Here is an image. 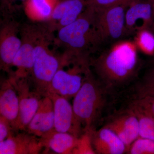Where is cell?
Wrapping results in <instances>:
<instances>
[{
	"mask_svg": "<svg viewBox=\"0 0 154 154\" xmlns=\"http://www.w3.org/2000/svg\"><path fill=\"white\" fill-rule=\"evenodd\" d=\"M126 154H154V140L138 137L130 146Z\"/></svg>",
	"mask_w": 154,
	"mask_h": 154,
	"instance_id": "24",
	"label": "cell"
},
{
	"mask_svg": "<svg viewBox=\"0 0 154 154\" xmlns=\"http://www.w3.org/2000/svg\"><path fill=\"white\" fill-rule=\"evenodd\" d=\"M129 107L134 111L138 119L139 137L154 140V117Z\"/></svg>",
	"mask_w": 154,
	"mask_h": 154,
	"instance_id": "21",
	"label": "cell"
},
{
	"mask_svg": "<svg viewBox=\"0 0 154 154\" xmlns=\"http://www.w3.org/2000/svg\"><path fill=\"white\" fill-rule=\"evenodd\" d=\"M128 106L154 117V98L146 96L132 99Z\"/></svg>",
	"mask_w": 154,
	"mask_h": 154,
	"instance_id": "25",
	"label": "cell"
},
{
	"mask_svg": "<svg viewBox=\"0 0 154 154\" xmlns=\"http://www.w3.org/2000/svg\"><path fill=\"white\" fill-rule=\"evenodd\" d=\"M128 6L119 5L94 11V30L99 47L103 44H113L127 36L125 12Z\"/></svg>",
	"mask_w": 154,
	"mask_h": 154,
	"instance_id": "6",
	"label": "cell"
},
{
	"mask_svg": "<svg viewBox=\"0 0 154 154\" xmlns=\"http://www.w3.org/2000/svg\"><path fill=\"white\" fill-rule=\"evenodd\" d=\"M0 116L8 120L16 132L20 131L19 97L10 76L1 83Z\"/></svg>",
	"mask_w": 154,
	"mask_h": 154,
	"instance_id": "14",
	"label": "cell"
},
{
	"mask_svg": "<svg viewBox=\"0 0 154 154\" xmlns=\"http://www.w3.org/2000/svg\"><path fill=\"white\" fill-rule=\"evenodd\" d=\"M20 28L19 23L14 19H6L1 25L0 67L9 75L13 74L14 59L22 44Z\"/></svg>",
	"mask_w": 154,
	"mask_h": 154,
	"instance_id": "7",
	"label": "cell"
},
{
	"mask_svg": "<svg viewBox=\"0 0 154 154\" xmlns=\"http://www.w3.org/2000/svg\"><path fill=\"white\" fill-rule=\"evenodd\" d=\"M55 36L45 24H36L35 58L30 79L36 91L47 95L51 81L60 66L61 55L56 54L51 46Z\"/></svg>",
	"mask_w": 154,
	"mask_h": 154,
	"instance_id": "2",
	"label": "cell"
},
{
	"mask_svg": "<svg viewBox=\"0 0 154 154\" xmlns=\"http://www.w3.org/2000/svg\"><path fill=\"white\" fill-rule=\"evenodd\" d=\"M96 78L109 95H115L136 82L143 63L134 41L120 40L90 61Z\"/></svg>",
	"mask_w": 154,
	"mask_h": 154,
	"instance_id": "1",
	"label": "cell"
},
{
	"mask_svg": "<svg viewBox=\"0 0 154 154\" xmlns=\"http://www.w3.org/2000/svg\"><path fill=\"white\" fill-rule=\"evenodd\" d=\"M146 73L154 76V55L152 57L148 63L147 70Z\"/></svg>",
	"mask_w": 154,
	"mask_h": 154,
	"instance_id": "28",
	"label": "cell"
},
{
	"mask_svg": "<svg viewBox=\"0 0 154 154\" xmlns=\"http://www.w3.org/2000/svg\"><path fill=\"white\" fill-rule=\"evenodd\" d=\"M127 36L134 35L138 31L150 29L154 31L153 0H136L125 12Z\"/></svg>",
	"mask_w": 154,
	"mask_h": 154,
	"instance_id": "11",
	"label": "cell"
},
{
	"mask_svg": "<svg viewBox=\"0 0 154 154\" xmlns=\"http://www.w3.org/2000/svg\"><path fill=\"white\" fill-rule=\"evenodd\" d=\"M94 10L87 7L75 21L57 31L55 45L63 48L64 53L68 55L89 58L99 47L94 30Z\"/></svg>",
	"mask_w": 154,
	"mask_h": 154,
	"instance_id": "3",
	"label": "cell"
},
{
	"mask_svg": "<svg viewBox=\"0 0 154 154\" xmlns=\"http://www.w3.org/2000/svg\"><path fill=\"white\" fill-rule=\"evenodd\" d=\"M21 1H24L25 2V1H26V0H21Z\"/></svg>",
	"mask_w": 154,
	"mask_h": 154,
	"instance_id": "30",
	"label": "cell"
},
{
	"mask_svg": "<svg viewBox=\"0 0 154 154\" xmlns=\"http://www.w3.org/2000/svg\"><path fill=\"white\" fill-rule=\"evenodd\" d=\"M103 126L115 133L125 145L127 150L139 137L138 119L134 111L129 107L109 116Z\"/></svg>",
	"mask_w": 154,
	"mask_h": 154,
	"instance_id": "10",
	"label": "cell"
},
{
	"mask_svg": "<svg viewBox=\"0 0 154 154\" xmlns=\"http://www.w3.org/2000/svg\"><path fill=\"white\" fill-rule=\"evenodd\" d=\"M95 130H87L78 138L74 154H96L92 143V134Z\"/></svg>",
	"mask_w": 154,
	"mask_h": 154,
	"instance_id": "23",
	"label": "cell"
},
{
	"mask_svg": "<svg viewBox=\"0 0 154 154\" xmlns=\"http://www.w3.org/2000/svg\"><path fill=\"white\" fill-rule=\"evenodd\" d=\"M60 0H26L24 2L25 15L35 23L47 22L51 17Z\"/></svg>",
	"mask_w": 154,
	"mask_h": 154,
	"instance_id": "19",
	"label": "cell"
},
{
	"mask_svg": "<svg viewBox=\"0 0 154 154\" xmlns=\"http://www.w3.org/2000/svg\"><path fill=\"white\" fill-rule=\"evenodd\" d=\"M135 1L136 0H87V7L96 12L119 5H129Z\"/></svg>",
	"mask_w": 154,
	"mask_h": 154,
	"instance_id": "26",
	"label": "cell"
},
{
	"mask_svg": "<svg viewBox=\"0 0 154 154\" xmlns=\"http://www.w3.org/2000/svg\"><path fill=\"white\" fill-rule=\"evenodd\" d=\"M134 98L149 96L154 98V76L145 73L140 79L134 83Z\"/></svg>",
	"mask_w": 154,
	"mask_h": 154,
	"instance_id": "22",
	"label": "cell"
},
{
	"mask_svg": "<svg viewBox=\"0 0 154 154\" xmlns=\"http://www.w3.org/2000/svg\"><path fill=\"white\" fill-rule=\"evenodd\" d=\"M108 95L91 68L89 69L82 85L74 97L72 104L75 115L84 131L96 130L107 104Z\"/></svg>",
	"mask_w": 154,
	"mask_h": 154,
	"instance_id": "4",
	"label": "cell"
},
{
	"mask_svg": "<svg viewBox=\"0 0 154 154\" xmlns=\"http://www.w3.org/2000/svg\"><path fill=\"white\" fill-rule=\"evenodd\" d=\"M78 138L70 134L58 132L54 129L40 139L43 147L56 153L71 154L76 146Z\"/></svg>",
	"mask_w": 154,
	"mask_h": 154,
	"instance_id": "18",
	"label": "cell"
},
{
	"mask_svg": "<svg viewBox=\"0 0 154 154\" xmlns=\"http://www.w3.org/2000/svg\"><path fill=\"white\" fill-rule=\"evenodd\" d=\"M91 68L89 59L63 53L60 66L51 81L47 95L57 94L68 99L74 97L82 85L86 72Z\"/></svg>",
	"mask_w": 154,
	"mask_h": 154,
	"instance_id": "5",
	"label": "cell"
},
{
	"mask_svg": "<svg viewBox=\"0 0 154 154\" xmlns=\"http://www.w3.org/2000/svg\"><path fill=\"white\" fill-rule=\"evenodd\" d=\"M54 105L50 96H43L25 131L40 138L54 129Z\"/></svg>",
	"mask_w": 154,
	"mask_h": 154,
	"instance_id": "16",
	"label": "cell"
},
{
	"mask_svg": "<svg viewBox=\"0 0 154 154\" xmlns=\"http://www.w3.org/2000/svg\"><path fill=\"white\" fill-rule=\"evenodd\" d=\"M92 143L96 154H123L127 151L126 146L118 136L105 126L94 131Z\"/></svg>",
	"mask_w": 154,
	"mask_h": 154,
	"instance_id": "17",
	"label": "cell"
},
{
	"mask_svg": "<svg viewBox=\"0 0 154 154\" xmlns=\"http://www.w3.org/2000/svg\"><path fill=\"white\" fill-rule=\"evenodd\" d=\"M43 148L40 138L22 131L0 142V154H37Z\"/></svg>",
	"mask_w": 154,
	"mask_h": 154,
	"instance_id": "15",
	"label": "cell"
},
{
	"mask_svg": "<svg viewBox=\"0 0 154 154\" xmlns=\"http://www.w3.org/2000/svg\"><path fill=\"white\" fill-rule=\"evenodd\" d=\"M87 7V0H60L45 25L53 33L57 32L75 21Z\"/></svg>",
	"mask_w": 154,
	"mask_h": 154,
	"instance_id": "13",
	"label": "cell"
},
{
	"mask_svg": "<svg viewBox=\"0 0 154 154\" xmlns=\"http://www.w3.org/2000/svg\"><path fill=\"white\" fill-rule=\"evenodd\" d=\"M22 44L13 62L16 70L12 75L17 78L30 77L35 58L36 24H25L21 26Z\"/></svg>",
	"mask_w": 154,
	"mask_h": 154,
	"instance_id": "8",
	"label": "cell"
},
{
	"mask_svg": "<svg viewBox=\"0 0 154 154\" xmlns=\"http://www.w3.org/2000/svg\"><path fill=\"white\" fill-rule=\"evenodd\" d=\"M17 90L19 101L20 130L26 131L28 125L36 113L43 96L31 89L30 77L17 78L10 75Z\"/></svg>",
	"mask_w": 154,
	"mask_h": 154,
	"instance_id": "9",
	"label": "cell"
},
{
	"mask_svg": "<svg viewBox=\"0 0 154 154\" xmlns=\"http://www.w3.org/2000/svg\"><path fill=\"white\" fill-rule=\"evenodd\" d=\"M8 120L0 116V142L16 133Z\"/></svg>",
	"mask_w": 154,
	"mask_h": 154,
	"instance_id": "27",
	"label": "cell"
},
{
	"mask_svg": "<svg viewBox=\"0 0 154 154\" xmlns=\"http://www.w3.org/2000/svg\"><path fill=\"white\" fill-rule=\"evenodd\" d=\"M153 10H154V0H153Z\"/></svg>",
	"mask_w": 154,
	"mask_h": 154,
	"instance_id": "29",
	"label": "cell"
},
{
	"mask_svg": "<svg viewBox=\"0 0 154 154\" xmlns=\"http://www.w3.org/2000/svg\"><path fill=\"white\" fill-rule=\"evenodd\" d=\"M134 42L144 54L152 57L154 55V31L150 29H143L134 35Z\"/></svg>",
	"mask_w": 154,
	"mask_h": 154,
	"instance_id": "20",
	"label": "cell"
},
{
	"mask_svg": "<svg viewBox=\"0 0 154 154\" xmlns=\"http://www.w3.org/2000/svg\"><path fill=\"white\" fill-rule=\"evenodd\" d=\"M47 96L51 98L53 103L54 130L79 137L84 133V130L68 99L55 94H48Z\"/></svg>",
	"mask_w": 154,
	"mask_h": 154,
	"instance_id": "12",
	"label": "cell"
}]
</instances>
